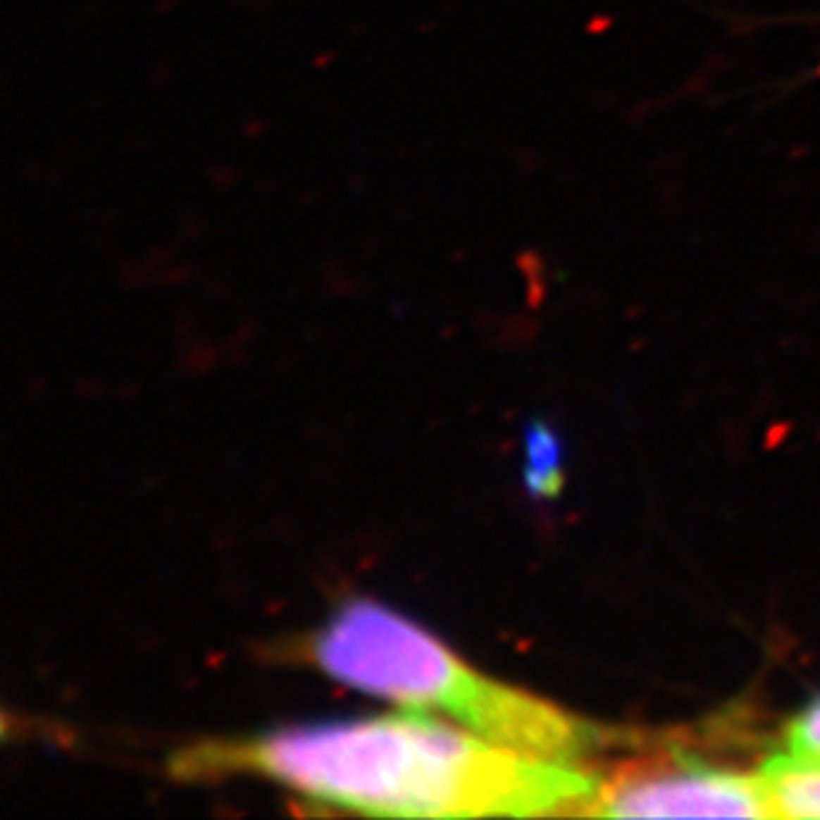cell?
I'll list each match as a JSON object with an SVG mask.
<instances>
[{
    "label": "cell",
    "instance_id": "1",
    "mask_svg": "<svg viewBox=\"0 0 820 820\" xmlns=\"http://www.w3.org/2000/svg\"><path fill=\"white\" fill-rule=\"evenodd\" d=\"M175 781L255 775L324 805L390 818L590 815L603 778L406 709L369 719L202 738L168 759Z\"/></svg>",
    "mask_w": 820,
    "mask_h": 820
},
{
    "label": "cell",
    "instance_id": "2",
    "mask_svg": "<svg viewBox=\"0 0 820 820\" xmlns=\"http://www.w3.org/2000/svg\"><path fill=\"white\" fill-rule=\"evenodd\" d=\"M303 656L337 683L444 714L518 752L581 762L605 738L592 722L473 669L420 624L366 597L342 603L303 642Z\"/></svg>",
    "mask_w": 820,
    "mask_h": 820
},
{
    "label": "cell",
    "instance_id": "3",
    "mask_svg": "<svg viewBox=\"0 0 820 820\" xmlns=\"http://www.w3.org/2000/svg\"><path fill=\"white\" fill-rule=\"evenodd\" d=\"M590 815L603 818H770L757 775L717 770L674 752L632 759L603 781Z\"/></svg>",
    "mask_w": 820,
    "mask_h": 820
},
{
    "label": "cell",
    "instance_id": "4",
    "mask_svg": "<svg viewBox=\"0 0 820 820\" xmlns=\"http://www.w3.org/2000/svg\"><path fill=\"white\" fill-rule=\"evenodd\" d=\"M770 815L778 818H820V762L788 752L773 754L759 767Z\"/></svg>",
    "mask_w": 820,
    "mask_h": 820
},
{
    "label": "cell",
    "instance_id": "5",
    "mask_svg": "<svg viewBox=\"0 0 820 820\" xmlns=\"http://www.w3.org/2000/svg\"><path fill=\"white\" fill-rule=\"evenodd\" d=\"M560 441L547 425L534 422L526 435V480L534 494L552 497L558 494L563 473H560Z\"/></svg>",
    "mask_w": 820,
    "mask_h": 820
},
{
    "label": "cell",
    "instance_id": "6",
    "mask_svg": "<svg viewBox=\"0 0 820 820\" xmlns=\"http://www.w3.org/2000/svg\"><path fill=\"white\" fill-rule=\"evenodd\" d=\"M786 752L820 762V695H815L786 728Z\"/></svg>",
    "mask_w": 820,
    "mask_h": 820
}]
</instances>
